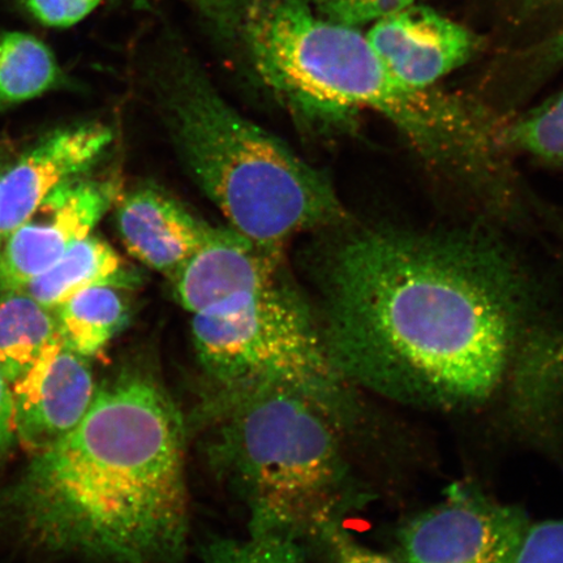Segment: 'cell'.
<instances>
[{
  "label": "cell",
  "mask_w": 563,
  "mask_h": 563,
  "mask_svg": "<svg viewBox=\"0 0 563 563\" xmlns=\"http://www.w3.org/2000/svg\"><path fill=\"white\" fill-rule=\"evenodd\" d=\"M532 302L518 263L488 236L375 228L329 253L319 317L354 389L460 412L504 397L538 325Z\"/></svg>",
  "instance_id": "1"
},
{
  "label": "cell",
  "mask_w": 563,
  "mask_h": 563,
  "mask_svg": "<svg viewBox=\"0 0 563 563\" xmlns=\"http://www.w3.org/2000/svg\"><path fill=\"white\" fill-rule=\"evenodd\" d=\"M188 426L159 377L129 365L35 453L11 501L42 545L108 563H183Z\"/></svg>",
  "instance_id": "2"
},
{
  "label": "cell",
  "mask_w": 563,
  "mask_h": 563,
  "mask_svg": "<svg viewBox=\"0 0 563 563\" xmlns=\"http://www.w3.org/2000/svg\"><path fill=\"white\" fill-rule=\"evenodd\" d=\"M154 86L178 156L238 234L280 251L344 220L328 179L224 100L185 51H167Z\"/></svg>",
  "instance_id": "3"
},
{
  "label": "cell",
  "mask_w": 563,
  "mask_h": 563,
  "mask_svg": "<svg viewBox=\"0 0 563 563\" xmlns=\"http://www.w3.org/2000/svg\"><path fill=\"white\" fill-rule=\"evenodd\" d=\"M199 417L209 467L243 505L249 533L320 539L364 501L342 432L300 394L209 391Z\"/></svg>",
  "instance_id": "4"
},
{
  "label": "cell",
  "mask_w": 563,
  "mask_h": 563,
  "mask_svg": "<svg viewBox=\"0 0 563 563\" xmlns=\"http://www.w3.org/2000/svg\"><path fill=\"white\" fill-rule=\"evenodd\" d=\"M218 37L253 79L295 114L344 122L368 110L407 141L438 126L442 98L397 79L358 27L317 13L313 0H199Z\"/></svg>",
  "instance_id": "5"
},
{
  "label": "cell",
  "mask_w": 563,
  "mask_h": 563,
  "mask_svg": "<svg viewBox=\"0 0 563 563\" xmlns=\"http://www.w3.org/2000/svg\"><path fill=\"white\" fill-rule=\"evenodd\" d=\"M191 338L210 393L288 390L320 407L342 434L361 421L356 389L330 361L319 313L282 274L192 316Z\"/></svg>",
  "instance_id": "6"
},
{
  "label": "cell",
  "mask_w": 563,
  "mask_h": 563,
  "mask_svg": "<svg viewBox=\"0 0 563 563\" xmlns=\"http://www.w3.org/2000/svg\"><path fill=\"white\" fill-rule=\"evenodd\" d=\"M527 514L495 501L470 484H454L431 509L415 516L397 534L404 563H514Z\"/></svg>",
  "instance_id": "7"
},
{
  "label": "cell",
  "mask_w": 563,
  "mask_h": 563,
  "mask_svg": "<svg viewBox=\"0 0 563 563\" xmlns=\"http://www.w3.org/2000/svg\"><path fill=\"white\" fill-rule=\"evenodd\" d=\"M115 199L108 183H66L47 197L32 216L3 242L0 250L2 291H19L90 235Z\"/></svg>",
  "instance_id": "8"
},
{
  "label": "cell",
  "mask_w": 563,
  "mask_h": 563,
  "mask_svg": "<svg viewBox=\"0 0 563 563\" xmlns=\"http://www.w3.org/2000/svg\"><path fill=\"white\" fill-rule=\"evenodd\" d=\"M365 37L398 80L418 89L466 65L481 45L466 26L419 3L379 19Z\"/></svg>",
  "instance_id": "9"
},
{
  "label": "cell",
  "mask_w": 563,
  "mask_h": 563,
  "mask_svg": "<svg viewBox=\"0 0 563 563\" xmlns=\"http://www.w3.org/2000/svg\"><path fill=\"white\" fill-rule=\"evenodd\" d=\"M11 385L16 438L35 453L73 431L86 417L97 391L87 357L60 340Z\"/></svg>",
  "instance_id": "10"
},
{
  "label": "cell",
  "mask_w": 563,
  "mask_h": 563,
  "mask_svg": "<svg viewBox=\"0 0 563 563\" xmlns=\"http://www.w3.org/2000/svg\"><path fill=\"white\" fill-rule=\"evenodd\" d=\"M112 132L100 123L54 131L5 170L0 180L2 244L56 188L75 180L101 157Z\"/></svg>",
  "instance_id": "11"
},
{
  "label": "cell",
  "mask_w": 563,
  "mask_h": 563,
  "mask_svg": "<svg viewBox=\"0 0 563 563\" xmlns=\"http://www.w3.org/2000/svg\"><path fill=\"white\" fill-rule=\"evenodd\" d=\"M279 274V251L252 242L230 228H216L170 280L176 300L195 316L256 291Z\"/></svg>",
  "instance_id": "12"
},
{
  "label": "cell",
  "mask_w": 563,
  "mask_h": 563,
  "mask_svg": "<svg viewBox=\"0 0 563 563\" xmlns=\"http://www.w3.org/2000/svg\"><path fill=\"white\" fill-rule=\"evenodd\" d=\"M117 220L131 255L168 279L199 252L216 229L156 187L126 194L119 203Z\"/></svg>",
  "instance_id": "13"
},
{
  "label": "cell",
  "mask_w": 563,
  "mask_h": 563,
  "mask_svg": "<svg viewBox=\"0 0 563 563\" xmlns=\"http://www.w3.org/2000/svg\"><path fill=\"white\" fill-rule=\"evenodd\" d=\"M136 277L112 246L87 236L69 249L58 263L24 288L42 307L58 308L84 290L98 286L126 288Z\"/></svg>",
  "instance_id": "14"
},
{
  "label": "cell",
  "mask_w": 563,
  "mask_h": 563,
  "mask_svg": "<svg viewBox=\"0 0 563 563\" xmlns=\"http://www.w3.org/2000/svg\"><path fill=\"white\" fill-rule=\"evenodd\" d=\"M123 288H88L54 309L60 341L84 357L96 356L129 321Z\"/></svg>",
  "instance_id": "15"
},
{
  "label": "cell",
  "mask_w": 563,
  "mask_h": 563,
  "mask_svg": "<svg viewBox=\"0 0 563 563\" xmlns=\"http://www.w3.org/2000/svg\"><path fill=\"white\" fill-rule=\"evenodd\" d=\"M59 340L51 309L42 307L24 290L0 295V372L11 384Z\"/></svg>",
  "instance_id": "16"
},
{
  "label": "cell",
  "mask_w": 563,
  "mask_h": 563,
  "mask_svg": "<svg viewBox=\"0 0 563 563\" xmlns=\"http://www.w3.org/2000/svg\"><path fill=\"white\" fill-rule=\"evenodd\" d=\"M52 48L35 35L0 32V112L66 86Z\"/></svg>",
  "instance_id": "17"
},
{
  "label": "cell",
  "mask_w": 563,
  "mask_h": 563,
  "mask_svg": "<svg viewBox=\"0 0 563 563\" xmlns=\"http://www.w3.org/2000/svg\"><path fill=\"white\" fill-rule=\"evenodd\" d=\"M503 145L563 168V90L499 131Z\"/></svg>",
  "instance_id": "18"
},
{
  "label": "cell",
  "mask_w": 563,
  "mask_h": 563,
  "mask_svg": "<svg viewBox=\"0 0 563 563\" xmlns=\"http://www.w3.org/2000/svg\"><path fill=\"white\" fill-rule=\"evenodd\" d=\"M202 563H307L305 548L297 540L277 534L214 538L203 544Z\"/></svg>",
  "instance_id": "19"
},
{
  "label": "cell",
  "mask_w": 563,
  "mask_h": 563,
  "mask_svg": "<svg viewBox=\"0 0 563 563\" xmlns=\"http://www.w3.org/2000/svg\"><path fill=\"white\" fill-rule=\"evenodd\" d=\"M418 0H313V5L323 19L334 23L358 27L376 23L417 3Z\"/></svg>",
  "instance_id": "20"
},
{
  "label": "cell",
  "mask_w": 563,
  "mask_h": 563,
  "mask_svg": "<svg viewBox=\"0 0 563 563\" xmlns=\"http://www.w3.org/2000/svg\"><path fill=\"white\" fill-rule=\"evenodd\" d=\"M514 563H563V518L530 523Z\"/></svg>",
  "instance_id": "21"
},
{
  "label": "cell",
  "mask_w": 563,
  "mask_h": 563,
  "mask_svg": "<svg viewBox=\"0 0 563 563\" xmlns=\"http://www.w3.org/2000/svg\"><path fill=\"white\" fill-rule=\"evenodd\" d=\"M104 0H20L41 25L66 30L87 19Z\"/></svg>",
  "instance_id": "22"
},
{
  "label": "cell",
  "mask_w": 563,
  "mask_h": 563,
  "mask_svg": "<svg viewBox=\"0 0 563 563\" xmlns=\"http://www.w3.org/2000/svg\"><path fill=\"white\" fill-rule=\"evenodd\" d=\"M319 540L333 553L336 563H404L363 545L342 522L330 523L323 528Z\"/></svg>",
  "instance_id": "23"
},
{
  "label": "cell",
  "mask_w": 563,
  "mask_h": 563,
  "mask_svg": "<svg viewBox=\"0 0 563 563\" xmlns=\"http://www.w3.org/2000/svg\"><path fill=\"white\" fill-rule=\"evenodd\" d=\"M15 439L18 438L12 385L0 372V453L5 452Z\"/></svg>",
  "instance_id": "24"
},
{
  "label": "cell",
  "mask_w": 563,
  "mask_h": 563,
  "mask_svg": "<svg viewBox=\"0 0 563 563\" xmlns=\"http://www.w3.org/2000/svg\"><path fill=\"white\" fill-rule=\"evenodd\" d=\"M548 59L553 63L563 62V30L555 35L548 48Z\"/></svg>",
  "instance_id": "25"
},
{
  "label": "cell",
  "mask_w": 563,
  "mask_h": 563,
  "mask_svg": "<svg viewBox=\"0 0 563 563\" xmlns=\"http://www.w3.org/2000/svg\"><path fill=\"white\" fill-rule=\"evenodd\" d=\"M4 168H2V166H0V180H2V176L4 174ZM0 244H2V239H0Z\"/></svg>",
  "instance_id": "26"
},
{
  "label": "cell",
  "mask_w": 563,
  "mask_h": 563,
  "mask_svg": "<svg viewBox=\"0 0 563 563\" xmlns=\"http://www.w3.org/2000/svg\"><path fill=\"white\" fill-rule=\"evenodd\" d=\"M2 294H3V291H2V286H0V295H2Z\"/></svg>",
  "instance_id": "27"
}]
</instances>
